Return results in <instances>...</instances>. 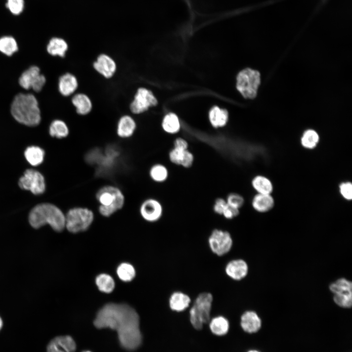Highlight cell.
<instances>
[{"label":"cell","mask_w":352,"mask_h":352,"mask_svg":"<svg viewBox=\"0 0 352 352\" xmlns=\"http://www.w3.org/2000/svg\"><path fill=\"white\" fill-rule=\"evenodd\" d=\"M93 323L98 329L116 331L121 345L127 350H134L141 344L139 315L128 305L107 304L98 311Z\"/></svg>","instance_id":"6da1fadb"},{"label":"cell","mask_w":352,"mask_h":352,"mask_svg":"<svg viewBox=\"0 0 352 352\" xmlns=\"http://www.w3.org/2000/svg\"><path fill=\"white\" fill-rule=\"evenodd\" d=\"M10 110L16 121L27 126H36L41 121L38 100L32 93L17 94L12 101Z\"/></svg>","instance_id":"7a4b0ae2"},{"label":"cell","mask_w":352,"mask_h":352,"mask_svg":"<svg viewBox=\"0 0 352 352\" xmlns=\"http://www.w3.org/2000/svg\"><path fill=\"white\" fill-rule=\"evenodd\" d=\"M29 221L34 228L48 224L54 231L61 232L66 227L65 215L51 203H42L33 208L29 215Z\"/></svg>","instance_id":"3957f363"},{"label":"cell","mask_w":352,"mask_h":352,"mask_svg":"<svg viewBox=\"0 0 352 352\" xmlns=\"http://www.w3.org/2000/svg\"><path fill=\"white\" fill-rule=\"evenodd\" d=\"M99 203L98 211L101 215L109 217L121 210L125 203V197L122 190L112 185L100 188L95 194Z\"/></svg>","instance_id":"277c9868"},{"label":"cell","mask_w":352,"mask_h":352,"mask_svg":"<svg viewBox=\"0 0 352 352\" xmlns=\"http://www.w3.org/2000/svg\"><path fill=\"white\" fill-rule=\"evenodd\" d=\"M214 297L209 292H202L196 297L189 311V321L196 330L202 329L210 320Z\"/></svg>","instance_id":"5b68a950"},{"label":"cell","mask_w":352,"mask_h":352,"mask_svg":"<svg viewBox=\"0 0 352 352\" xmlns=\"http://www.w3.org/2000/svg\"><path fill=\"white\" fill-rule=\"evenodd\" d=\"M66 216V227L73 233L87 230L93 221L94 215L88 208L74 206L68 210Z\"/></svg>","instance_id":"8992f818"},{"label":"cell","mask_w":352,"mask_h":352,"mask_svg":"<svg viewBox=\"0 0 352 352\" xmlns=\"http://www.w3.org/2000/svg\"><path fill=\"white\" fill-rule=\"evenodd\" d=\"M260 74L249 68L240 71L237 77V89L245 98L253 99L257 94L260 84Z\"/></svg>","instance_id":"52a82bcc"},{"label":"cell","mask_w":352,"mask_h":352,"mask_svg":"<svg viewBox=\"0 0 352 352\" xmlns=\"http://www.w3.org/2000/svg\"><path fill=\"white\" fill-rule=\"evenodd\" d=\"M208 244L214 254L218 257H222L231 250L233 240L228 231L216 228L212 231L209 236Z\"/></svg>","instance_id":"ba28073f"},{"label":"cell","mask_w":352,"mask_h":352,"mask_svg":"<svg viewBox=\"0 0 352 352\" xmlns=\"http://www.w3.org/2000/svg\"><path fill=\"white\" fill-rule=\"evenodd\" d=\"M46 82V77L41 73L39 67L36 66H31L24 70L18 79L19 84L23 89L29 90L32 88L36 92L43 89Z\"/></svg>","instance_id":"9c48e42d"},{"label":"cell","mask_w":352,"mask_h":352,"mask_svg":"<svg viewBox=\"0 0 352 352\" xmlns=\"http://www.w3.org/2000/svg\"><path fill=\"white\" fill-rule=\"evenodd\" d=\"M157 104V100L152 91L146 88L140 87L136 89L129 108L132 113L139 114Z\"/></svg>","instance_id":"30bf717a"},{"label":"cell","mask_w":352,"mask_h":352,"mask_svg":"<svg viewBox=\"0 0 352 352\" xmlns=\"http://www.w3.org/2000/svg\"><path fill=\"white\" fill-rule=\"evenodd\" d=\"M19 186L22 189L29 190L34 195L43 194L45 189L43 176L39 172L27 169L19 181Z\"/></svg>","instance_id":"8fae6325"},{"label":"cell","mask_w":352,"mask_h":352,"mask_svg":"<svg viewBox=\"0 0 352 352\" xmlns=\"http://www.w3.org/2000/svg\"><path fill=\"white\" fill-rule=\"evenodd\" d=\"M163 212V206L157 199L149 198L144 200L139 206V213L146 221L154 222L159 220Z\"/></svg>","instance_id":"7c38bea8"},{"label":"cell","mask_w":352,"mask_h":352,"mask_svg":"<svg viewBox=\"0 0 352 352\" xmlns=\"http://www.w3.org/2000/svg\"><path fill=\"white\" fill-rule=\"evenodd\" d=\"M94 69L106 79H110L115 74L117 66L114 59L106 53L99 54L92 64Z\"/></svg>","instance_id":"4fadbf2b"},{"label":"cell","mask_w":352,"mask_h":352,"mask_svg":"<svg viewBox=\"0 0 352 352\" xmlns=\"http://www.w3.org/2000/svg\"><path fill=\"white\" fill-rule=\"evenodd\" d=\"M247 262L242 259H235L229 261L225 265L224 272L231 279L239 281L245 278L248 273Z\"/></svg>","instance_id":"5bb4252c"},{"label":"cell","mask_w":352,"mask_h":352,"mask_svg":"<svg viewBox=\"0 0 352 352\" xmlns=\"http://www.w3.org/2000/svg\"><path fill=\"white\" fill-rule=\"evenodd\" d=\"M79 87V81L77 77L70 72H66L58 78V90L60 94L64 97L72 96Z\"/></svg>","instance_id":"9a60e30c"},{"label":"cell","mask_w":352,"mask_h":352,"mask_svg":"<svg viewBox=\"0 0 352 352\" xmlns=\"http://www.w3.org/2000/svg\"><path fill=\"white\" fill-rule=\"evenodd\" d=\"M137 129V123L134 118L129 114L122 115L118 119L116 128L117 136L127 139L133 136Z\"/></svg>","instance_id":"2e32d148"},{"label":"cell","mask_w":352,"mask_h":352,"mask_svg":"<svg viewBox=\"0 0 352 352\" xmlns=\"http://www.w3.org/2000/svg\"><path fill=\"white\" fill-rule=\"evenodd\" d=\"M168 156L171 163L185 168L191 167L194 161V155L188 149L174 147L169 152Z\"/></svg>","instance_id":"e0dca14e"},{"label":"cell","mask_w":352,"mask_h":352,"mask_svg":"<svg viewBox=\"0 0 352 352\" xmlns=\"http://www.w3.org/2000/svg\"><path fill=\"white\" fill-rule=\"evenodd\" d=\"M240 325L246 332L252 333L257 332L262 326V321L258 314L253 310L244 311L240 318Z\"/></svg>","instance_id":"ac0fdd59"},{"label":"cell","mask_w":352,"mask_h":352,"mask_svg":"<svg viewBox=\"0 0 352 352\" xmlns=\"http://www.w3.org/2000/svg\"><path fill=\"white\" fill-rule=\"evenodd\" d=\"M191 302L189 295L181 291H175L169 296L168 305L172 311L181 312L190 307Z\"/></svg>","instance_id":"d6986e66"},{"label":"cell","mask_w":352,"mask_h":352,"mask_svg":"<svg viewBox=\"0 0 352 352\" xmlns=\"http://www.w3.org/2000/svg\"><path fill=\"white\" fill-rule=\"evenodd\" d=\"M71 102L75 109L76 113L81 116H85L92 110L93 104L90 98L83 92L75 93L72 96Z\"/></svg>","instance_id":"ffe728a7"},{"label":"cell","mask_w":352,"mask_h":352,"mask_svg":"<svg viewBox=\"0 0 352 352\" xmlns=\"http://www.w3.org/2000/svg\"><path fill=\"white\" fill-rule=\"evenodd\" d=\"M275 205V200L271 194L256 193L251 200L253 209L261 213H266L272 210Z\"/></svg>","instance_id":"44dd1931"},{"label":"cell","mask_w":352,"mask_h":352,"mask_svg":"<svg viewBox=\"0 0 352 352\" xmlns=\"http://www.w3.org/2000/svg\"><path fill=\"white\" fill-rule=\"evenodd\" d=\"M46 49L48 54L52 56L64 58L68 51V45L63 38L53 37L49 40Z\"/></svg>","instance_id":"7402d4cb"},{"label":"cell","mask_w":352,"mask_h":352,"mask_svg":"<svg viewBox=\"0 0 352 352\" xmlns=\"http://www.w3.org/2000/svg\"><path fill=\"white\" fill-rule=\"evenodd\" d=\"M208 323L211 332L217 336L225 335L230 329L229 320L223 315H218L211 318Z\"/></svg>","instance_id":"603a6c76"},{"label":"cell","mask_w":352,"mask_h":352,"mask_svg":"<svg viewBox=\"0 0 352 352\" xmlns=\"http://www.w3.org/2000/svg\"><path fill=\"white\" fill-rule=\"evenodd\" d=\"M251 184L253 189L258 194H271L274 189L271 180L262 175L254 176L251 180Z\"/></svg>","instance_id":"cb8c5ba5"},{"label":"cell","mask_w":352,"mask_h":352,"mask_svg":"<svg viewBox=\"0 0 352 352\" xmlns=\"http://www.w3.org/2000/svg\"><path fill=\"white\" fill-rule=\"evenodd\" d=\"M209 118L213 127L216 128L222 127L227 124L228 113L226 110L215 106L211 109Z\"/></svg>","instance_id":"d4e9b609"},{"label":"cell","mask_w":352,"mask_h":352,"mask_svg":"<svg viewBox=\"0 0 352 352\" xmlns=\"http://www.w3.org/2000/svg\"><path fill=\"white\" fill-rule=\"evenodd\" d=\"M49 133L53 137L64 138L69 135V129L64 121L57 119L51 122L49 127Z\"/></svg>","instance_id":"484cf974"},{"label":"cell","mask_w":352,"mask_h":352,"mask_svg":"<svg viewBox=\"0 0 352 352\" xmlns=\"http://www.w3.org/2000/svg\"><path fill=\"white\" fill-rule=\"evenodd\" d=\"M19 50L16 39L11 36L0 38V52L7 57H11Z\"/></svg>","instance_id":"4316f807"},{"label":"cell","mask_w":352,"mask_h":352,"mask_svg":"<svg viewBox=\"0 0 352 352\" xmlns=\"http://www.w3.org/2000/svg\"><path fill=\"white\" fill-rule=\"evenodd\" d=\"M319 141V134L312 129H308L305 131L300 139L302 147L307 150H313L316 148Z\"/></svg>","instance_id":"83f0119b"},{"label":"cell","mask_w":352,"mask_h":352,"mask_svg":"<svg viewBox=\"0 0 352 352\" xmlns=\"http://www.w3.org/2000/svg\"><path fill=\"white\" fill-rule=\"evenodd\" d=\"M151 179L156 183H163L168 178L169 171L167 168L161 163L153 165L149 171Z\"/></svg>","instance_id":"f1b7e54d"},{"label":"cell","mask_w":352,"mask_h":352,"mask_svg":"<svg viewBox=\"0 0 352 352\" xmlns=\"http://www.w3.org/2000/svg\"><path fill=\"white\" fill-rule=\"evenodd\" d=\"M44 155V151L37 146L29 147L24 152L26 159L32 166H37L42 163Z\"/></svg>","instance_id":"f546056e"},{"label":"cell","mask_w":352,"mask_h":352,"mask_svg":"<svg viewBox=\"0 0 352 352\" xmlns=\"http://www.w3.org/2000/svg\"><path fill=\"white\" fill-rule=\"evenodd\" d=\"M162 127L167 133L174 134L178 132L180 129V124L177 116L173 113L166 115L162 122Z\"/></svg>","instance_id":"4dcf8cb0"},{"label":"cell","mask_w":352,"mask_h":352,"mask_svg":"<svg viewBox=\"0 0 352 352\" xmlns=\"http://www.w3.org/2000/svg\"><path fill=\"white\" fill-rule=\"evenodd\" d=\"M96 284L98 289L105 293H110L113 290L115 286L113 278L107 274H101L96 278Z\"/></svg>","instance_id":"1f68e13d"},{"label":"cell","mask_w":352,"mask_h":352,"mask_svg":"<svg viewBox=\"0 0 352 352\" xmlns=\"http://www.w3.org/2000/svg\"><path fill=\"white\" fill-rule=\"evenodd\" d=\"M329 289L333 294L352 292V283L346 278H341L331 283Z\"/></svg>","instance_id":"d6a6232c"},{"label":"cell","mask_w":352,"mask_h":352,"mask_svg":"<svg viewBox=\"0 0 352 352\" xmlns=\"http://www.w3.org/2000/svg\"><path fill=\"white\" fill-rule=\"evenodd\" d=\"M117 274L119 278L124 282L132 281L135 275L133 266L128 263H122L117 268Z\"/></svg>","instance_id":"836d02e7"},{"label":"cell","mask_w":352,"mask_h":352,"mask_svg":"<svg viewBox=\"0 0 352 352\" xmlns=\"http://www.w3.org/2000/svg\"><path fill=\"white\" fill-rule=\"evenodd\" d=\"M52 340L66 352H74L76 350L75 342L70 336H57Z\"/></svg>","instance_id":"e575fe53"},{"label":"cell","mask_w":352,"mask_h":352,"mask_svg":"<svg viewBox=\"0 0 352 352\" xmlns=\"http://www.w3.org/2000/svg\"><path fill=\"white\" fill-rule=\"evenodd\" d=\"M333 300L339 307L350 308L352 305V292L333 294Z\"/></svg>","instance_id":"d590c367"},{"label":"cell","mask_w":352,"mask_h":352,"mask_svg":"<svg viewBox=\"0 0 352 352\" xmlns=\"http://www.w3.org/2000/svg\"><path fill=\"white\" fill-rule=\"evenodd\" d=\"M228 205L240 209L244 203L242 196L237 193H230L225 199Z\"/></svg>","instance_id":"8d00e7d4"},{"label":"cell","mask_w":352,"mask_h":352,"mask_svg":"<svg viewBox=\"0 0 352 352\" xmlns=\"http://www.w3.org/2000/svg\"><path fill=\"white\" fill-rule=\"evenodd\" d=\"M339 192L341 196L346 200L352 199V183L349 181L340 183L338 186Z\"/></svg>","instance_id":"74e56055"},{"label":"cell","mask_w":352,"mask_h":352,"mask_svg":"<svg viewBox=\"0 0 352 352\" xmlns=\"http://www.w3.org/2000/svg\"><path fill=\"white\" fill-rule=\"evenodd\" d=\"M24 0H7L6 8L15 15L20 14L24 8Z\"/></svg>","instance_id":"f35d334b"},{"label":"cell","mask_w":352,"mask_h":352,"mask_svg":"<svg viewBox=\"0 0 352 352\" xmlns=\"http://www.w3.org/2000/svg\"><path fill=\"white\" fill-rule=\"evenodd\" d=\"M239 214L240 209L227 204L221 215L226 219L231 220L237 217Z\"/></svg>","instance_id":"ab89813d"},{"label":"cell","mask_w":352,"mask_h":352,"mask_svg":"<svg viewBox=\"0 0 352 352\" xmlns=\"http://www.w3.org/2000/svg\"><path fill=\"white\" fill-rule=\"evenodd\" d=\"M227 203L225 199L218 198L215 200L213 207V211L216 214L221 215Z\"/></svg>","instance_id":"60d3db41"},{"label":"cell","mask_w":352,"mask_h":352,"mask_svg":"<svg viewBox=\"0 0 352 352\" xmlns=\"http://www.w3.org/2000/svg\"><path fill=\"white\" fill-rule=\"evenodd\" d=\"M188 143L184 138L178 137L176 138L174 142V147L187 150L188 149Z\"/></svg>","instance_id":"b9f144b4"},{"label":"cell","mask_w":352,"mask_h":352,"mask_svg":"<svg viewBox=\"0 0 352 352\" xmlns=\"http://www.w3.org/2000/svg\"><path fill=\"white\" fill-rule=\"evenodd\" d=\"M47 352H66L64 349L57 345L52 340L47 346Z\"/></svg>","instance_id":"7bdbcfd3"},{"label":"cell","mask_w":352,"mask_h":352,"mask_svg":"<svg viewBox=\"0 0 352 352\" xmlns=\"http://www.w3.org/2000/svg\"><path fill=\"white\" fill-rule=\"evenodd\" d=\"M2 325H3L2 320L1 318V317H0V330L1 329V328H2Z\"/></svg>","instance_id":"ee69618b"},{"label":"cell","mask_w":352,"mask_h":352,"mask_svg":"<svg viewBox=\"0 0 352 352\" xmlns=\"http://www.w3.org/2000/svg\"><path fill=\"white\" fill-rule=\"evenodd\" d=\"M248 352H259L256 350H250Z\"/></svg>","instance_id":"f6af8a7d"},{"label":"cell","mask_w":352,"mask_h":352,"mask_svg":"<svg viewBox=\"0 0 352 352\" xmlns=\"http://www.w3.org/2000/svg\"><path fill=\"white\" fill-rule=\"evenodd\" d=\"M90 352V351H85V352Z\"/></svg>","instance_id":"bcb514c9"}]
</instances>
